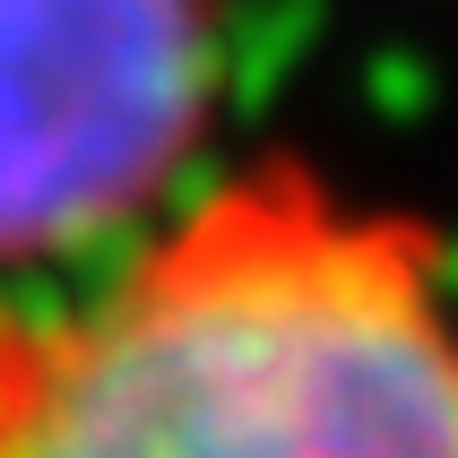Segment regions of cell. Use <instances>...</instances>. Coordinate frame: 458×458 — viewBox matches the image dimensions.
Listing matches in <instances>:
<instances>
[{"label": "cell", "instance_id": "6da1fadb", "mask_svg": "<svg viewBox=\"0 0 458 458\" xmlns=\"http://www.w3.org/2000/svg\"><path fill=\"white\" fill-rule=\"evenodd\" d=\"M61 277L0 294V458H458V285L407 208L242 165Z\"/></svg>", "mask_w": 458, "mask_h": 458}, {"label": "cell", "instance_id": "7a4b0ae2", "mask_svg": "<svg viewBox=\"0 0 458 458\" xmlns=\"http://www.w3.org/2000/svg\"><path fill=\"white\" fill-rule=\"evenodd\" d=\"M216 0H0V277H61L208 174Z\"/></svg>", "mask_w": 458, "mask_h": 458}]
</instances>
